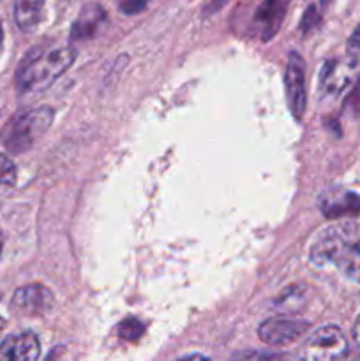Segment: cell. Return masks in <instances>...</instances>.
<instances>
[{"instance_id": "cell-2", "label": "cell", "mask_w": 360, "mask_h": 361, "mask_svg": "<svg viewBox=\"0 0 360 361\" xmlns=\"http://www.w3.org/2000/svg\"><path fill=\"white\" fill-rule=\"evenodd\" d=\"M76 60V49L67 44H46L32 48L16 71L20 94H41L48 90Z\"/></svg>"}, {"instance_id": "cell-18", "label": "cell", "mask_w": 360, "mask_h": 361, "mask_svg": "<svg viewBox=\"0 0 360 361\" xmlns=\"http://www.w3.org/2000/svg\"><path fill=\"white\" fill-rule=\"evenodd\" d=\"M348 49L352 53H360V25L353 30L352 37L348 41Z\"/></svg>"}, {"instance_id": "cell-13", "label": "cell", "mask_w": 360, "mask_h": 361, "mask_svg": "<svg viewBox=\"0 0 360 361\" xmlns=\"http://www.w3.org/2000/svg\"><path fill=\"white\" fill-rule=\"evenodd\" d=\"M321 210L327 217H342V215L355 214L360 210V197L352 192H344L341 196H327V200L321 203Z\"/></svg>"}, {"instance_id": "cell-12", "label": "cell", "mask_w": 360, "mask_h": 361, "mask_svg": "<svg viewBox=\"0 0 360 361\" xmlns=\"http://www.w3.org/2000/svg\"><path fill=\"white\" fill-rule=\"evenodd\" d=\"M44 0H14V21L18 28L34 30L42 18Z\"/></svg>"}, {"instance_id": "cell-9", "label": "cell", "mask_w": 360, "mask_h": 361, "mask_svg": "<svg viewBox=\"0 0 360 361\" xmlns=\"http://www.w3.org/2000/svg\"><path fill=\"white\" fill-rule=\"evenodd\" d=\"M41 355V344L34 331L9 335L0 342V361H32Z\"/></svg>"}, {"instance_id": "cell-22", "label": "cell", "mask_w": 360, "mask_h": 361, "mask_svg": "<svg viewBox=\"0 0 360 361\" xmlns=\"http://www.w3.org/2000/svg\"><path fill=\"white\" fill-rule=\"evenodd\" d=\"M328 2H330V0H321V6H327Z\"/></svg>"}, {"instance_id": "cell-17", "label": "cell", "mask_w": 360, "mask_h": 361, "mask_svg": "<svg viewBox=\"0 0 360 361\" xmlns=\"http://www.w3.org/2000/svg\"><path fill=\"white\" fill-rule=\"evenodd\" d=\"M344 108H346V111H352V113H355V115H359L360 113V80L356 81V85L353 87L352 94L346 97Z\"/></svg>"}, {"instance_id": "cell-3", "label": "cell", "mask_w": 360, "mask_h": 361, "mask_svg": "<svg viewBox=\"0 0 360 361\" xmlns=\"http://www.w3.org/2000/svg\"><path fill=\"white\" fill-rule=\"evenodd\" d=\"M55 113L49 106L25 109L16 113L4 129V147L11 154H23L30 150L52 127Z\"/></svg>"}, {"instance_id": "cell-21", "label": "cell", "mask_w": 360, "mask_h": 361, "mask_svg": "<svg viewBox=\"0 0 360 361\" xmlns=\"http://www.w3.org/2000/svg\"><path fill=\"white\" fill-rule=\"evenodd\" d=\"M2 247H4V235L2 231H0V252H2Z\"/></svg>"}, {"instance_id": "cell-4", "label": "cell", "mask_w": 360, "mask_h": 361, "mask_svg": "<svg viewBox=\"0 0 360 361\" xmlns=\"http://www.w3.org/2000/svg\"><path fill=\"white\" fill-rule=\"evenodd\" d=\"M348 356V341L341 328L323 326L314 331L302 344L300 358L332 361L342 360Z\"/></svg>"}, {"instance_id": "cell-19", "label": "cell", "mask_w": 360, "mask_h": 361, "mask_svg": "<svg viewBox=\"0 0 360 361\" xmlns=\"http://www.w3.org/2000/svg\"><path fill=\"white\" fill-rule=\"evenodd\" d=\"M353 341H355L356 348H359V353H360V314L355 321V326H353Z\"/></svg>"}, {"instance_id": "cell-15", "label": "cell", "mask_w": 360, "mask_h": 361, "mask_svg": "<svg viewBox=\"0 0 360 361\" xmlns=\"http://www.w3.org/2000/svg\"><path fill=\"white\" fill-rule=\"evenodd\" d=\"M141 334H143V324L134 317H129L119 324V337L124 341H136L141 337Z\"/></svg>"}, {"instance_id": "cell-5", "label": "cell", "mask_w": 360, "mask_h": 361, "mask_svg": "<svg viewBox=\"0 0 360 361\" xmlns=\"http://www.w3.org/2000/svg\"><path fill=\"white\" fill-rule=\"evenodd\" d=\"M284 88L289 111L296 120H302L307 102L306 66H304V59L296 51H292L288 56L284 73Z\"/></svg>"}, {"instance_id": "cell-14", "label": "cell", "mask_w": 360, "mask_h": 361, "mask_svg": "<svg viewBox=\"0 0 360 361\" xmlns=\"http://www.w3.org/2000/svg\"><path fill=\"white\" fill-rule=\"evenodd\" d=\"M18 169L14 162L7 155L0 154V185L13 187L16 185Z\"/></svg>"}, {"instance_id": "cell-10", "label": "cell", "mask_w": 360, "mask_h": 361, "mask_svg": "<svg viewBox=\"0 0 360 361\" xmlns=\"http://www.w3.org/2000/svg\"><path fill=\"white\" fill-rule=\"evenodd\" d=\"M106 23V13L101 6L97 4H90L83 9V13H80V16L76 18V21L73 23L71 28V39L73 41H85V39L95 37V34L99 32V28Z\"/></svg>"}, {"instance_id": "cell-7", "label": "cell", "mask_w": 360, "mask_h": 361, "mask_svg": "<svg viewBox=\"0 0 360 361\" xmlns=\"http://www.w3.org/2000/svg\"><path fill=\"white\" fill-rule=\"evenodd\" d=\"M53 302L55 298L49 288L42 284H27L16 289L11 300V307L23 316H41L52 309Z\"/></svg>"}, {"instance_id": "cell-16", "label": "cell", "mask_w": 360, "mask_h": 361, "mask_svg": "<svg viewBox=\"0 0 360 361\" xmlns=\"http://www.w3.org/2000/svg\"><path fill=\"white\" fill-rule=\"evenodd\" d=\"M116 7L124 14H138L148 6L150 0H115Z\"/></svg>"}, {"instance_id": "cell-20", "label": "cell", "mask_w": 360, "mask_h": 361, "mask_svg": "<svg viewBox=\"0 0 360 361\" xmlns=\"http://www.w3.org/2000/svg\"><path fill=\"white\" fill-rule=\"evenodd\" d=\"M4 44V30H2V25H0V49H2Z\"/></svg>"}, {"instance_id": "cell-6", "label": "cell", "mask_w": 360, "mask_h": 361, "mask_svg": "<svg viewBox=\"0 0 360 361\" xmlns=\"http://www.w3.org/2000/svg\"><path fill=\"white\" fill-rule=\"evenodd\" d=\"M309 323L292 317H272L260 326V338L268 345H284L295 342L307 334Z\"/></svg>"}, {"instance_id": "cell-8", "label": "cell", "mask_w": 360, "mask_h": 361, "mask_svg": "<svg viewBox=\"0 0 360 361\" xmlns=\"http://www.w3.org/2000/svg\"><path fill=\"white\" fill-rule=\"evenodd\" d=\"M353 74H355V60L335 59L325 62L320 74L321 97H337L352 83Z\"/></svg>"}, {"instance_id": "cell-1", "label": "cell", "mask_w": 360, "mask_h": 361, "mask_svg": "<svg viewBox=\"0 0 360 361\" xmlns=\"http://www.w3.org/2000/svg\"><path fill=\"white\" fill-rule=\"evenodd\" d=\"M311 261L316 267H334L346 279L360 284L359 222H337L323 229L311 247Z\"/></svg>"}, {"instance_id": "cell-11", "label": "cell", "mask_w": 360, "mask_h": 361, "mask_svg": "<svg viewBox=\"0 0 360 361\" xmlns=\"http://www.w3.org/2000/svg\"><path fill=\"white\" fill-rule=\"evenodd\" d=\"M289 0H265L256 14V21L263 27L265 39L272 37L281 27V21L288 9Z\"/></svg>"}]
</instances>
